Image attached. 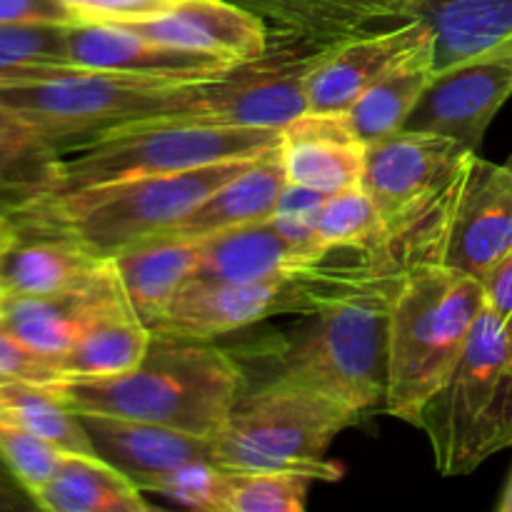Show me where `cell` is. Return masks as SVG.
Here are the masks:
<instances>
[{"label": "cell", "mask_w": 512, "mask_h": 512, "mask_svg": "<svg viewBox=\"0 0 512 512\" xmlns=\"http://www.w3.org/2000/svg\"><path fill=\"white\" fill-rule=\"evenodd\" d=\"M0 23L73 25L75 15L63 0H0Z\"/></svg>", "instance_id": "cell-39"}, {"label": "cell", "mask_w": 512, "mask_h": 512, "mask_svg": "<svg viewBox=\"0 0 512 512\" xmlns=\"http://www.w3.org/2000/svg\"><path fill=\"white\" fill-rule=\"evenodd\" d=\"M105 265L108 258L95 255L75 235L20 225L18 243L10 250L5 265V288L8 295L28 298L68 293L88 285Z\"/></svg>", "instance_id": "cell-22"}, {"label": "cell", "mask_w": 512, "mask_h": 512, "mask_svg": "<svg viewBox=\"0 0 512 512\" xmlns=\"http://www.w3.org/2000/svg\"><path fill=\"white\" fill-rule=\"evenodd\" d=\"M310 483L280 470H225V512H303Z\"/></svg>", "instance_id": "cell-33"}, {"label": "cell", "mask_w": 512, "mask_h": 512, "mask_svg": "<svg viewBox=\"0 0 512 512\" xmlns=\"http://www.w3.org/2000/svg\"><path fill=\"white\" fill-rule=\"evenodd\" d=\"M485 295H488L490 308L498 310L503 318H510L512 315V253L503 263L495 265L483 280Z\"/></svg>", "instance_id": "cell-40"}, {"label": "cell", "mask_w": 512, "mask_h": 512, "mask_svg": "<svg viewBox=\"0 0 512 512\" xmlns=\"http://www.w3.org/2000/svg\"><path fill=\"white\" fill-rule=\"evenodd\" d=\"M20 235V225L8 205H0V305H3L8 288H5V265H8L10 250L15 248Z\"/></svg>", "instance_id": "cell-41"}, {"label": "cell", "mask_w": 512, "mask_h": 512, "mask_svg": "<svg viewBox=\"0 0 512 512\" xmlns=\"http://www.w3.org/2000/svg\"><path fill=\"white\" fill-rule=\"evenodd\" d=\"M0 418L23 425L60 450L95 455L78 413L70 410L48 385L23 380L0 385Z\"/></svg>", "instance_id": "cell-30"}, {"label": "cell", "mask_w": 512, "mask_h": 512, "mask_svg": "<svg viewBox=\"0 0 512 512\" xmlns=\"http://www.w3.org/2000/svg\"><path fill=\"white\" fill-rule=\"evenodd\" d=\"M368 145L355 135L345 113L303 115L283 128V165L288 183L333 195L363 183Z\"/></svg>", "instance_id": "cell-21"}, {"label": "cell", "mask_w": 512, "mask_h": 512, "mask_svg": "<svg viewBox=\"0 0 512 512\" xmlns=\"http://www.w3.org/2000/svg\"><path fill=\"white\" fill-rule=\"evenodd\" d=\"M488 305L483 280L448 265L405 270L390 305L385 413L415 425L443 385Z\"/></svg>", "instance_id": "cell-3"}, {"label": "cell", "mask_w": 512, "mask_h": 512, "mask_svg": "<svg viewBox=\"0 0 512 512\" xmlns=\"http://www.w3.org/2000/svg\"><path fill=\"white\" fill-rule=\"evenodd\" d=\"M360 418L343 405L288 383L248 385L223 428L213 435V460L225 470H280L338 483L343 465L330 445Z\"/></svg>", "instance_id": "cell-8"}, {"label": "cell", "mask_w": 512, "mask_h": 512, "mask_svg": "<svg viewBox=\"0 0 512 512\" xmlns=\"http://www.w3.org/2000/svg\"><path fill=\"white\" fill-rule=\"evenodd\" d=\"M512 253V168L475 155L450 223L443 265L485 280Z\"/></svg>", "instance_id": "cell-14"}, {"label": "cell", "mask_w": 512, "mask_h": 512, "mask_svg": "<svg viewBox=\"0 0 512 512\" xmlns=\"http://www.w3.org/2000/svg\"><path fill=\"white\" fill-rule=\"evenodd\" d=\"M315 240L325 250H353L368 258L383 240V220L363 185L340 190L325 198L315 218Z\"/></svg>", "instance_id": "cell-32"}, {"label": "cell", "mask_w": 512, "mask_h": 512, "mask_svg": "<svg viewBox=\"0 0 512 512\" xmlns=\"http://www.w3.org/2000/svg\"><path fill=\"white\" fill-rule=\"evenodd\" d=\"M505 328H508V348H510V360H512V315L505 318Z\"/></svg>", "instance_id": "cell-44"}, {"label": "cell", "mask_w": 512, "mask_h": 512, "mask_svg": "<svg viewBox=\"0 0 512 512\" xmlns=\"http://www.w3.org/2000/svg\"><path fill=\"white\" fill-rule=\"evenodd\" d=\"M63 453L65 450L55 448L23 425L0 418V463L23 485L30 498L53 478Z\"/></svg>", "instance_id": "cell-34"}, {"label": "cell", "mask_w": 512, "mask_h": 512, "mask_svg": "<svg viewBox=\"0 0 512 512\" xmlns=\"http://www.w3.org/2000/svg\"><path fill=\"white\" fill-rule=\"evenodd\" d=\"M498 512H512V473L508 478V485H505L503 490V498H500L498 503Z\"/></svg>", "instance_id": "cell-43"}, {"label": "cell", "mask_w": 512, "mask_h": 512, "mask_svg": "<svg viewBox=\"0 0 512 512\" xmlns=\"http://www.w3.org/2000/svg\"><path fill=\"white\" fill-rule=\"evenodd\" d=\"M78 418L93 443L95 455L128 475L143 493H150L160 478L183 465L213 460L210 438L118 415L78 413Z\"/></svg>", "instance_id": "cell-19"}, {"label": "cell", "mask_w": 512, "mask_h": 512, "mask_svg": "<svg viewBox=\"0 0 512 512\" xmlns=\"http://www.w3.org/2000/svg\"><path fill=\"white\" fill-rule=\"evenodd\" d=\"M512 95V40L438 70L405 128L448 135L478 153Z\"/></svg>", "instance_id": "cell-11"}, {"label": "cell", "mask_w": 512, "mask_h": 512, "mask_svg": "<svg viewBox=\"0 0 512 512\" xmlns=\"http://www.w3.org/2000/svg\"><path fill=\"white\" fill-rule=\"evenodd\" d=\"M38 510L48 512H150L143 490L125 473L88 453L60 455L53 478L33 495Z\"/></svg>", "instance_id": "cell-25"}, {"label": "cell", "mask_w": 512, "mask_h": 512, "mask_svg": "<svg viewBox=\"0 0 512 512\" xmlns=\"http://www.w3.org/2000/svg\"><path fill=\"white\" fill-rule=\"evenodd\" d=\"M283 145V130L198 125L158 118L123 125L68 148L53 185L35 200L113 188L148 175L180 173L238 158H260ZM33 203V200H30Z\"/></svg>", "instance_id": "cell-7"}, {"label": "cell", "mask_w": 512, "mask_h": 512, "mask_svg": "<svg viewBox=\"0 0 512 512\" xmlns=\"http://www.w3.org/2000/svg\"><path fill=\"white\" fill-rule=\"evenodd\" d=\"M150 340L153 333L133 308L115 310L95 320L60 358V378H105L128 373L143 360Z\"/></svg>", "instance_id": "cell-28"}, {"label": "cell", "mask_w": 512, "mask_h": 512, "mask_svg": "<svg viewBox=\"0 0 512 512\" xmlns=\"http://www.w3.org/2000/svg\"><path fill=\"white\" fill-rule=\"evenodd\" d=\"M403 273L365 265L330 290L288 335L268 338L248 355L268 368L260 383H288L358 415L385 408L390 305Z\"/></svg>", "instance_id": "cell-1"}, {"label": "cell", "mask_w": 512, "mask_h": 512, "mask_svg": "<svg viewBox=\"0 0 512 512\" xmlns=\"http://www.w3.org/2000/svg\"><path fill=\"white\" fill-rule=\"evenodd\" d=\"M255 160L258 158L225 160L180 173L148 175L68 198L33 200L13 208V215L25 228H50L75 235L95 255L113 260L143 240L170 233L208 195L248 170Z\"/></svg>", "instance_id": "cell-6"}, {"label": "cell", "mask_w": 512, "mask_h": 512, "mask_svg": "<svg viewBox=\"0 0 512 512\" xmlns=\"http://www.w3.org/2000/svg\"><path fill=\"white\" fill-rule=\"evenodd\" d=\"M35 508L33 498L23 490V485L10 475V470L0 463V512H15Z\"/></svg>", "instance_id": "cell-42"}, {"label": "cell", "mask_w": 512, "mask_h": 512, "mask_svg": "<svg viewBox=\"0 0 512 512\" xmlns=\"http://www.w3.org/2000/svg\"><path fill=\"white\" fill-rule=\"evenodd\" d=\"M70 65L68 25L0 23V85L48 78Z\"/></svg>", "instance_id": "cell-31"}, {"label": "cell", "mask_w": 512, "mask_h": 512, "mask_svg": "<svg viewBox=\"0 0 512 512\" xmlns=\"http://www.w3.org/2000/svg\"><path fill=\"white\" fill-rule=\"evenodd\" d=\"M285 188H288V173H285L283 153L275 148L255 160L248 170L220 185L188 218L180 220L165 235L200 240L223 230L268 220L273 218Z\"/></svg>", "instance_id": "cell-23"}, {"label": "cell", "mask_w": 512, "mask_h": 512, "mask_svg": "<svg viewBox=\"0 0 512 512\" xmlns=\"http://www.w3.org/2000/svg\"><path fill=\"white\" fill-rule=\"evenodd\" d=\"M323 245L298 240L275 218L240 225L198 240V263L190 278L253 283L328 260Z\"/></svg>", "instance_id": "cell-18"}, {"label": "cell", "mask_w": 512, "mask_h": 512, "mask_svg": "<svg viewBox=\"0 0 512 512\" xmlns=\"http://www.w3.org/2000/svg\"><path fill=\"white\" fill-rule=\"evenodd\" d=\"M120 25L158 43L213 55L230 65L253 63L270 50L263 20L233 0H170L160 13Z\"/></svg>", "instance_id": "cell-16"}, {"label": "cell", "mask_w": 512, "mask_h": 512, "mask_svg": "<svg viewBox=\"0 0 512 512\" xmlns=\"http://www.w3.org/2000/svg\"><path fill=\"white\" fill-rule=\"evenodd\" d=\"M75 23H130L150 18L170 5V0H63Z\"/></svg>", "instance_id": "cell-38"}, {"label": "cell", "mask_w": 512, "mask_h": 512, "mask_svg": "<svg viewBox=\"0 0 512 512\" xmlns=\"http://www.w3.org/2000/svg\"><path fill=\"white\" fill-rule=\"evenodd\" d=\"M0 205H3V203H0Z\"/></svg>", "instance_id": "cell-46"}, {"label": "cell", "mask_w": 512, "mask_h": 512, "mask_svg": "<svg viewBox=\"0 0 512 512\" xmlns=\"http://www.w3.org/2000/svg\"><path fill=\"white\" fill-rule=\"evenodd\" d=\"M258 15L270 43L318 53L373 30L405 23L410 0H233Z\"/></svg>", "instance_id": "cell-17"}, {"label": "cell", "mask_w": 512, "mask_h": 512, "mask_svg": "<svg viewBox=\"0 0 512 512\" xmlns=\"http://www.w3.org/2000/svg\"><path fill=\"white\" fill-rule=\"evenodd\" d=\"M123 308L133 305L125 295L118 268L113 260H108V265L83 288L45 298L5 295L0 305V328L8 330L35 353L55 360L60 370V358L95 320Z\"/></svg>", "instance_id": "cell-13"}, {"label": "cell", "mask_w": 512, "mask_h": 512, "mask_svg": "<svg viewBox=\"0 0 512 512\" xmlns=\"http://www.w3.org/2000/svg\"><path fill=\"white\" fill-rule=\"evenodd\" d=\"M435 40L425 43L408 58L375 80L348 110L350 125L365 145L398 133L435 78Z\"/></svg>", "instance_id": "cell-27"}, {"label": "cell", "mask_w": 512, "mask_h": 512, "mask_svg": "<svg viewBox=\"0 0 512 512\" xmlns=\"http://www.w3.org/2000/svg\"><path fill=\"white\" fill-rule=\"evenodd\" d=\"M508 165H510V168H512V155H510V158H508Z\"/></svg>", "instance_id": "cell-45"}, {"label": "cell", "mask_w": 512, "mask_h": 512, "mask_svg": "<svg viewBox=\"0 0 512 512\" xmlns=\"http://www.w3.org/2000/svg\"><path fill=\"white\" fill-rule=\"evenodd\" d=\"M210 80L70 65L48 78L0 85V108L23 118L65 153L123 125L193 113L203 103Z\"/></svg>", "instance_id": "cell-4"}, {"label": "cell", "mask_w": 512, "mask_h": 512, "mask_svg": "<svg viewBox=\"0 0 512 512\" xmlns=\"http://www.w3.org/2000/svg\"><path fill=\"white\" fill-rule=\"evenodd\" d=\"M48 388L75 413L118 415L213 438L248 390V375L213 340L153 335L143 360L128 373L60 378Z\"/></svg>", "instance_id": "cell-2"}, {"label": "cell", "mask_w": 512, "mask_h": 512, "mask_svg": "<svg viewBox=\"0 0 512 512\" xmlns=\"http://www.w3.org/2000/svg\"><path fill=\"white\" fill-rule=\"evenodd\" d=\"M125 295L145 325H153L168 310L180 285L198 263V240L158 235L123 250L113 258Z\"/></svg>", "instance_id": "cell-26"}, {"label": "cell", "mask_w": 512, "mask_h": 512, "mask_svg": "<svg viewBox=\"0 0 512 512\" xmlns=\"http://www.w3.org/2000/svg\"><path fill=\"white\" fill-rule=\"evenodd\" d=\"M318 53L273 45L263 58L230 68L213 78L205 88L200 108L188 115H170L198 125H225V128H273L283 130L308 110L305 80Z\"/></svg>", "instance_id": "cell-10"}, {"label": "cell", "mask_w": 512, "mask_h": 512, "mask_svg": "<svg viewBox=\"0 0 512 512\" xmlns=\"http://www.w3.org/2000/svg\"><path fill=\"white\" fill-rule=\"evenodd\" d=\"M363 265L365 255L348 265H325L323 260L310 268L253 283L188 278L170 300L168 310L148 330L168 338L215 340L278 315H308L330 290L353 278Z\"/></svg>", "instance_id": "cell-9"}, {"label": "cell", "mask_w": 512, "mask_h": 512, "mask_svg": "<svg viewBox=\"0 0 512 512\" xmlns=\"http://www.w3.org/2000/svg\"><path fill=\"white\" fill-rule=\"evenodd\" d=\"M150 493L163 495L180 508L225 512V468L213 460H195L160 478Z\"/></svg>", "instance_id": "cell-35"}, {"label": "cell", "mask_w": 512, "mask_h": 512, "mask_svg": "<svg viewBox=\"0 0 512 512\" xmlns=\"http://www.w3.org/2000/svg\"><path fill=\"white\" fill-rule=\"evenodd\" d=\"M63 153L10 110L0 108V203L10 210L53 185Z\"/></svg>", "instance_id": "cell-29"}, {"label": "cell", "mask_w": 512, "mask_h": 512, "mask_svg": "<svg viewBox=\"0 0 512 512\" xmlns=\"http://www.w3.org/2000/svg\"><path fill=\"white\" fill-rule=\"evenodd\" d=\"M405 20L433 30L435 70L512 40V0H410Z\"/></svg>", "instance_id": "cell-24"}, {"label": "cell", "mask_w": 512, "mask_h": 512, "mask_svg": "<svg viewBox=\"0 0 512 512\" xmlns=\"http://www.w3.org/2000/svg\"><path fill=\"white\" fill-rule=\"evenodd\" d=\"M68 58L80 68L188 80L218 78L235 68L213 55L193 53V50L145 38L120 23L68 25Z\"/></svg>", "instance_id": "cell-20"}, {"label": "cell", "mask_w": 512, "mask_h": 512, "mask_svg": "<svg viewBox=\"0 0 512 512\" xmlns=\"http://www.w3.org/2000/svg\"><path fill=\"white\" fill-rule=\"evenodd\" d=\"M430 40L435 38L428 25L405 20L320 50L318 63L305 80L308 110L345 113L375 80Z\"/></svg>", "instance_id": "cell-15"}, {"label": "cell", "mask_w": 512, "mask_h": 512, "mask_svg": "<svg viewBox=\"0 0 512 512\" xmlns=\"http://www.w3.org/2000/svg\"><path fill=\"white\" fill-rule=\"evenodd\" d=\"M60 378L58 363L45 355L35 353L25 343H20L15 335L0 328V385L5 383H38L48 385Z\"/></svg>", "instance_id": "cell-36"}, {"label": "cell", "mask_w": 512, "mask_h": 512, "mask_svg": "<svg viewBox=\"0 0 512 512\" xmlns=\"http://www.w3.org/2000/svg\"><path fill=\"white\" fill-rule=\"evenodd\" d=\"M328 195L318 193V190L303 188V185L288 183L283 198H280L278 208H275L273 218L288 230L293 238L308 240V243H318L315 240V218H318L320 208H323ZM320 245V243H318Z\"/></svg>", "instance_id": "cell-37"}, {"label": "cell", "mask_w": 512, "mask_h": 512, "mask_svg": "<svg viewBox=\"0 0 512 512\" xmlns=\"http://www.w3.org/2000/svg\"><path fill=\"white\" fill-rule=\"evenodd\" d=\"M420 428L445 478L470 475L512 448V360L505 318L485 305L458 365L420 408Z\"/></svg>", "instance_id": "cell-5"}, {"label": "cell", "mask_w": 512, "mask_h": 512, "mask_svg": "<svg viewBox=\"0 0 512 512\" xmlns=\"http://www.w3.org/2000/svg\"><path fill=\"white\" fill-rule=\"evenodd\" d=\"M473 155L478 153L448 135L403 128L368 145L360 185L375 203L383 228H390L463 170Z\"/></svg>", "instance_id": "cell-12"}]
</instances>
